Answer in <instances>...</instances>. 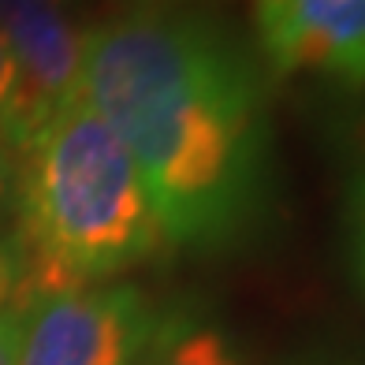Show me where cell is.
I'll return each instance as SVG.
<instances>
[{
    "instance_id": "cell-1",
    "label": "cell",
    "mask_w": 365,
    "mask_h": 365,
    "mask_svg": "<svg viewBox=\"0 0 365 365\" xmlns=\"http://www.w3.org/2000/svg\"><path fill=\"white\" fill-rule=\"evenodd\" d=\"M78 97L120 135L160 235L194 257L250 250L279 179L261 56L197 8H130L82 30Z\"/></svg>"
},
{
    "instance_id": "cell-2",
    "label": "cell",
    "mask_w": 365,
    "mask_h": 365,
    "mask_svg": "<svg viewBox=\"0 0 365 365\" xmlns=\"http://www.w3.org/2000/svg\"><path fill=\"white\" fill-rule=\"evenodd\" d=\"M11 202L30 302L108 284L164 246L135 157L82 97L56 105L15 149Z\"/></svg>"
},
{
    "instance_id": "cell-3",
    "label": "cell",
    "mask_w": 365,
    "mask_h": 365,
    "mask_svg": "<svg viewBox=\"0 0 365 365\" xmlns=\"http://www.w3.org/2000/svg\"><path fill=\"white\" fill-rule=\"evenodd\" d=\"M164 317L138 284L48 294L26 313L19 365H142Z\"/></svg>"
},
{
    "instance_id": "cell-4",
    "label": "cell",
    "mask_w": 365,
    "mask_h": 365,
    "mask_svg": "<svg viewBox=\"0 0 365 365\" xmlns=\"http://www.w3.org/2000/svg\"><path fill=\"white\" fill-rule=\"evenodd\" d=\"M254 30L272 75L365 86V0H254Z\"/></svg>"
},
{
    "instance_id": "cell-5",
    "label": "cell",
    "mask_w": 365,
    "mask_h": 365,
    "mask_svg": "<svg viewBox=\"0 0 365 365\" xmlns=\"http://www.w3.org/2000/svg\"><path fill=\"white\" fill-rule=\"evenodd\" d=\"M0 38L19 63L41 120L78 97L82 30L60 0H0Z\"/></svg>"
},
{
    "instance_id": "cell-6",
    "label": "cell",
    "mask_w": 365,
    "mask_h": 365,
    "mask_svg": "<svg viewBox=\"0 0 365 365\" xmlns=\"http://www.w3.org/2000/svg\"><path fill=\"white\" fill-rule=\"evenodd\" d=\"M142 365H242V358L220 324L190 313H168Z\"/></svg>"
},
{
    "instance_id": "cell-7",
    "label": "cell",
    "mask_w": 365,
    "mask_h": 365,
    "mask_svg": "<svg viewBox=\"0 0 365 365\" xmlns=\"http://www.w3.org/2000/svg\"><path fill=\"white\" fill-rule=\"evenodd\" d=\"M38 123H41V112L26 90V78L19 63H15L8 41L0 38V142L15 153Z\"/></svg>"
},
{
    "instance_id": "cell-8",
    "label": "cell",
    "mask_w": 365,
    "mask_h": 365,
    "mask_svg": "<svg viewBox=\"0 0 365 365\" xmlns=\"http://www.w3.org/2000/svg\"><path fill=\"white\" fill-rule=\"evenodd\" d=\"M343 246L354 284L365 294V142L354 149L351 168L343 179Z\"/></svg>"
},
{
    "instance_id": "cell-9",
    "label": "cell",
    "mask_w": 365,
    "mask_h": 365,
    "mask_svg": "<svg viewBox=\"0 0 365 365\" xmlns=\"http://www.w3.org/2000/svg\"><path fill=\"white\" fill-rule=\"evenodd\" d=\"M30 306H15L0 313V365H19V343H23V324H26Z\"/></svg>"
},
{
    "instance_id": "cell-10",
    "label": "cell",
    "mask_w": 365,
    "mask_h": 365,
    "mask_svg": "<svg viewBox=\"0 0 365 365\" xmlns=\"http://www.w3.org/2000/svg\"><path fill=\"white\" fill-rule=\"evenodd\" d=\"M15 197V153L0 142V209Z\"/></svg>"
},
{
    "instance_id": "cell-11",
    "label": "cell",
    "mask_w": 365,
    "mask_h": 365,
    "mask_svg": "<svg viewBox=\"0 0 365 365\" xmlns=\"http://www.w3.org/2000/svg\"><path fill=\"white\" fill-rule=\"evenodd\" d=\"M108 4H120V11H130V8H190L197 0H108Z\"/></svg>"
},
{
    "instance_id": "cell-12",
    "label": "cell",
    "mask_w": 365,
    "mask_h": 365,
    "mask_svg": "<svg viewBox=\"0 0 365 365\" xmlns=\"http://www.w3.org/2000/svg\"><path fill=\"white\" fill-rule=\"evenodd\" d=\"M317 365H351V361H317Z\"/></svg>"
},
{
    "instance_id": "cell-13",
    "label": "cell",
    "mask_w": 365,
    "mask_h": 365,
    "mask_svg": "<svg viewBox=\"0 0 365 365\" xmlns=\"http://www.w3.org/2000/svg\"><path fill=\"white\" fill-rule=\"evenodd\" d=\"M60 4H63V8H68V4H78V0H60Z\"/></svg>"
}]
</instances>
